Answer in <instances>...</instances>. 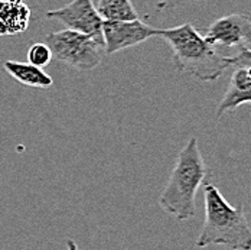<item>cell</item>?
Listing matches in <instances>:
<instances>
[{"instance_id": "6", "label": "cell", "mask_w": 251, "mask_h": 250, "mask_svg": "<svg viewBox=\"0 0 251 250\" xmlns=\"http://www.w3.org/2000/svg\"><path fill=\"white\" fill-rule=\"evenodd\" d=\"M159 30L153 26L136 21H102V42L105 54L111 55L119 51L133 48L153 36H159Z\"/></svg>"}, {"instance_id": "7", "label": "cell", "mask_w": 251, "mask_h": 250, "mask_svg": "<svg viewBox=\"0 0 251 250\" xmlns=\"http://www.w3.org/2000/svg\"><path fill=\"white\" fill-rule=\"evenodd\" d=\"M205 39L214 47L251 50V21L241 13L226 15L205 29Z\"/></svg>"}, {"instance_id": "9", "label": "cell", "mask_w": 251, "mask_h": 250, "mask_svg": "<svg viewBox=\"0 0 251 250\" xmlns=\"http://www.w3.org/2000/svg\"><path fill=\"white\" fill-rule=\"evenodd\" d=\"M30 19V9L24 0H0V35L25 32Z\"/></svg>"}, {"instance_id": "11", "label": "cell", "mask_w": 251, "mask_h": 250, "mask_svg": "<svg viewBox=\"0 0 251 250\" xmlns=\"http://www.w3.org/2000/svg\"><path fill=\"white\" fill-rule=\"evenodd\" d=\"M96 9L102 21H136L139 13L131 0H99Z\"/></svg>"}, {"instance_id": "12", "label": "cell", "mask_w": 251, "mask_h": 250, "mask_svg": "<svg viewBox=\"0 0 251 250\" xmlns=\"http://www.w3.org/2000/svg\"><path fill=\"white\" fill-rule=\"evenodd\" d=\"M50 61H52V52L45 42H36L29 47V50H27V62L29 64L39 67V68H45Z\"/></svg>"}, {"instance_id": "13", "label": "cell", "mask_w": 251, "mask_h": 250, "mask_svg": "<svg viewBox=\"0 0 251 250\" xmlns=\"http://www.w3.org/2000/svg\"><path fill=\"white\" fill-rule=\"evenodd\" d=\"M228 67L234 68H246L251 65V50H240L237 51L234 55L226 56Z\"/></svg>"}, {"instance_id": "4", "label": "cell", "mask_w": 251, "mask_h": 250, "mask_svg": "<svg viewBox=\"0 0 251 250\" xmlns=\"http://www.w3.org/2000/svg\"><path fill=\"white\" fill-rule=\"evenodd\" d=\"M45 44L52 52V59L64 62L78 71H91L102 62L104 44L91 36L71 29L50 32Z\"/></svg>"}, {"instance_id": "5", "label": "cell", "mask_w": 251, "mask_h": 250, "mask_svg": "<svg viewBox=\"0 0 251 250\" xmlns=\"http://www.w3.org/2000/svg\"><path fill=\"white\" fill-rule=\"evenodd\" d=\"M48 19L61 22L65 29H71L102 42V19L100 18L93 0H74L59 9L48 10Z\"/></svg>"}, {"instance_id": "8", "label": "cell", "mask_w": 251, "mask_h": 250, "mask_svg": "<svg viewBox=\"0 0 251 250\" xmlns=\"http://www.w3.org/2000/svg\"><path fill=\"white\" fill-rule=\"evenodd\" d=\"M243 104H251V83L244 68H235L226 94L217 107V116L221 117L223 114L234 111Z\"/></svg>"}, {"instance_id": "10", "label": "cell", "mask_w": 251, "mask_h": 250, "mask_svg": "<svg viewBox=\"0 0 251 250\" xmlns=\"http://www.w3.org/2000/svg\"><path fill=\"white\" fill-rule=\"evenodd\" d=\"M3 68L7 74L10 75L13 80L18 83L33 87V88H48L53 85V80L48 73L44 71V68L35 67L29 62H22V61H4Z\"/></svg>"}, {"instance_id": "1", "label": "cell", "mask_w": 251, "mask_h": 250, "mask_svg": "<svg viewBox=\"0 0 251 250\" xmlns=\"http://www.w3.org/2000/svg\"><path fill=\"white\" fill-rule=\"evenodd\" d=\"M209 175L198 139L191 138L179 152L168 184L159 198L165 213L185 222L197 216V193Z\"/></svg>"}, {"instance_id": "14", "label": "cell", "mask_w": 251, "mask_h": 250, "mask_svg": "<svg viewBox=\"0 0 251 250\" xmlns=\"http://www.w3.org/2000/svg\"><path fill=\"white\" fill-rule=\"evenodd\" d=\"M67 250H78V246H76V243L73 239L67 240Z\"/></svg>"}, {"instance_id": "2", "label": "cell", "mask_w": 251, "mask_h": 250, "mask_svg": "<svg viewBox=\"0 0 251 250\" xmlns=\"http://www.w3.org/2000/svg\"><path fill=\"white\" fill-rule=\"evenodd\" d=\"M205 219L197 248L226 246L232 250H251V227L243 205L232 207L214 184H205Z\"/></svg>"}, {"instance_id": "3", "label": "cell", "mask_w": 251, "mask_h": 250, "mask_svg": "<svg viewBox=\"0 0 251 250\" xmlns=\"http://www.w3.org/2000/svg\"><path fill=\"white\" fill-rule=\"evenodd\" d=\"M159 36L168 42L174 52V64L179 73H188L209 83L226 73L228 64L214 45L191 24L160 29Z\"/></svg>"}]
</instances>
